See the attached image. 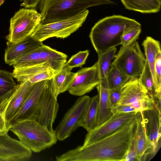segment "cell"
Instances as JSON below:
<instances>
[{
  "label": "cell",
  "mask_w": 161,
  "mask_h": 161,
  "mask_svg": "<svg viewBox=\"0 0 161 161\" xmlns=\"http://www.w3.org/2000/svg\"><path fill=\"white\" fill-rule=\"evenodd\" d=\"M136 126L133 120L113 134L85 147L79 146L56 157L57 161H122Z\"/></svg>",
  "instance_id": "obj_1"
},
{
  "label": "cell",
  "mask_w": 161,
  "mask_h": 161,
  "mask_svg": "<svg viewBox=\"0 0 161 161\" xmlns=\"http://www.w3.org/2000/svg\"><path fill=\"white\" fill-rule=\"evenodd\" d=\"M58 109L51 80L40 81L33 84L28 96L8 123L10 125L19 121L33 119L55 133L53 124Z\"/></svg>",
  "instance_id": "obj_2"
},
{
  "label": "cell",
  "mask_w": 161,
  "mask_h": 161,
  "mask_svg": "<svg viewBox=\"0 0 161 161\" xmlns=\"http://www.w3.org/2000/svg\"><path fill=\"white\" fill-rule=\"evenodd\" d=\"M140 25L134 19L114 15L97 22L92 28L89 36L98 54L121 45L123 34L128 29Z\"/></svg>",
  "instance_id": "obj_3"
},
{
  "label": "cell",
  "mask_w": 161,
  "mask_h": 161,
  "mask_svg": "<svg viewBox=\"0 0 161 161\" xmlns=\"http://www.w3.org/2000/svg\"><path fill=\"white\" fill-rule=\"evenodd\" d=\"M115 4L113 0H40L38 4L41 16L40 23L46 24L65 19L92 7Z\"/></svg>",
  "instance_id": "obj_4"
},
{
  "label": "cell",
  "mask_w": 161,
  "mask_h": 161,
  "mask_svg": "<svg viewBox=\"0 0 161 161\" xmlns=\"http://www.w3.org/2000/svg\"><path fill=\"white\" fill-rule=\"evenodd\" d=\"M32 151L40 152L55 144L56 134L35 120L25 119L11 125L9 129Z\"/></svg>",
  "instance_id": "obj_5"
},
{
  "label": "cell",
  "mask_w": 161,
  "mask_h": 161,
  "mask_svg": "<svg viewBox=\"0 0 161 161\" xmlns=\"http://www.w3.org/2000/svg\"><path fill=\"white\" fill-rule=\"evenodd\" d=\"M89 11L86 9L70 18L56 22L40 23L31 35L39 42L51 37L64 39L78 30L85 22Z\"/></svg>",
  "instance_id": "obj_6"
},
{
  "label": "cell",
  "mask_w": 161,
  "mask_h": 161,
  "mask_svg": "<svg viewBox=\"0 0 161 161\" xmlns=\"http://www.w3.org/2000/svg\"><path fill=\"white\" fill-rule=\"evenodd\" d=\"M41 14L34 8H22L11 19L7 42L15 44L31 36L41 23Z\"/></svg>",
  "instance_id": "obj_7"
},
{
  "label": "cell",
  "mask_w": 161,
  "mask_h": 161,
  "mask_svg": "<svg viewBox=\"0 0 161 161\" xmlns=\"http://www.w3.org/2000/svg\"><path fill=\"white\" fill-rule=\"evenodd\" d=\"M111 65L117 68L129 79L141 74L146 61L137 41L126 47H121Z\"/></svg>",
  "instance_id": "obj_8"
},
{
  "label": "cell",
  "mask_w": 161,
  "mask_h": 161,
  "mask_svg": "<svg viewBox=\"0 0 161 161\" xmlns=\"http://www.w3.org/2000/svg\"><path fill=\"white\" fill-rule=\"evenodd\" d=\"M117 104L133 107L138 111L153 108V97L140 83L138 78L130 79L121 88V97Z\"/></svg>",
  "instance_id": "obj_9"
},
{
  "label": "cell",
  "mask_w": 161,
  "mask_h": 161,
  "mask_svg": "<svg viewBox=\"0 0 161 161\" xmlns=\"http://www.w3.org/2000/svg\"><path fill=\"white\" fill-rule=\"evenodd\" d=\"M91 97L83 96L78 98L68 110L55 131L58 140L63 141L69 137L84 120Z\"/></svg>",
  "instance_id": "obj_10"
},
{
  "label": "cell",
  "mask_w": 161,
  "mask_h": 161,
  "mask_svg": "<svg viewBox=\"0 0 161 161\" xmlns=\"http://www.w3.org/2000/svg\"><path fill=\"white\" fill-rule=\"evenodd\" d=\"M137 112L114 113L105 122L87 132L81 146L85 147L108 136L136 119Z\"/></svg>",
  "instance_id": "obj_11"
},
{
  "label": "cell",
  "mask_w": 161,
  "mask_h": 161,
  "mask_svg": "<svg viewBox=\"0 0 161 161\" xmlns=\"http://www.w3.org/2000/svg\"><path fill=\"white\" fill-rule=\"evenodd\" d=\"M100 82L96 62L93 66L82 68L76 72L68 91L71 95L82 96L91 91Z\"/></svg>",
  "instance_id": "obj_12"
},
{
  "label": "cell",
  "mask_w": 161,
  "mask_h": 161,
  "mask_svg": "<svg viewBox=\"0 0 161 161\" xmlns=\"http://www.w3.org/2000/svg\"><path fill=\"white\" fill-rule=\"evenodd\" d=\"M31 156L32 151L8 132L0 134V161H25Z\"/></svg>",
  "instance_id": "obj_13"
},
{
  "label": "cell",
  "mask_w": 161,
  "mask_h": 161,
  "mask_svg": "<svg viewBox=\"0 0 161 161\" xmlns=\"http://www.w3.org/2000/svg\"><path fill=\"white\" fill-rule=\"evenodd\" d=\"M33 84L28 80L20 83L9 95L0 101V113L4 117L8 125L28 96Z\"/></svg>",
  "instance_id": "obj_14"
},
{
  "label": "cell",
  "mask_w": 161,
  "mask_h": 161,
  "mask_svg": "<svg viewBox=\"0 0 161 161\" xmlns=\"http://www.w3.org/2000/svg\"><path fill=\"white\" fill-rule=\"evenodd\" d=\"M146 134L152 147L151 154L154 156L160 147L161 114L157 107L142 112Z\"/></svg>",
  "instance_id": "obj_15"
},
{
  "label": "cell",
  "mask_w": 161,
  "mask_h": 161,
  "mask_svg": "<svg viewBox=\"0 0 161 161\" xmlns=\"http://www.w3.org/2000/svg\"><path fill=\"white\" fill-rule=\"evenodd\" d=\"M136 126L134 139L137 150V160H142L147 155L151 154L152 147L147 136L142 112H138L136 119Z\"/></svg>",
  "instance_id": "obj_16"
},
{
  "label": "cell",
  "mask_w": 161,
  "mask_h": 161,
  "mask_svg": "<svg viewBox=\"0 0 161 161\" xmlns=\"http://www.w3.org/2000/svg\"><path fill=\"white\" fill-rule=\"evenodd\" d=\"M96 88L99 97L97 119L98 126L108 120L113 114L111 111L112 106L109 97V89L106 78L101 80Z\"/></svg>",
  "instance_id": "obj_17"
},
{
  "label": "cell",
  "mask_w": 161,
  "mask_h": 161,
  "mask_svg": "<svg viewBox=\"0 0 161 161\" xmlns=\"http://www.w3.org/2000/svg\"><path fill=\"white\" fill-rule=\"evenodd\" d=\"M7 47L5 51L4 59L6 63L11 65L16 59L24 53L37 48L43 44L30 36L15 44L7 42Z\"/></svg>",
  "instance_id": "obj_18"
},
{
  "label": "cell",
  "mask_w": 161,
  "mask_h": 161,
  "mask_svg": "<svg viewBox=\"0 0 161 161\" xmlns=\"http://www.w3.org/2000/svg\"><path fill=\"white\" fill-rule=\"evenodd\" d=\"M39 56L41 62L47 63L55 74L61 70L67 58L66 54L43 44L40 47Z\"/></svg>",
  "instance_id": "obj_19"
},
{
  "label": "cell",
  "mask_w": 161,
  "mask_h": 161,
  "mask_svg": "<svg viewBox=\"0 0 161 161\" xmlns=\"http://www.w3.org/2000/svg\"><path fill=\"white\" fill-rule=\"evenodd\" d=\"M142 45L146 59L152 75L156 92L158 95L161 94V88L158 86L155 70L156 55L158 53L161 51L160 42L151 36H147L143 41Z\"/></svg>",
  "instance_id": "obj_20"
},
{
  "label": "cell",
  "mask_w": 161,
  "mask_h": 161,
  "mask_svg": "<svg viewBox=\"0 0 161 161\" xmlns=\"http://www.w3.org/2000/svg\"><path fill=\"white\" fill-rule=\"evenodd\" d=\"M71 70L70 69L63 66L51 80L52 91L56 98L60 94L68 90L74 80L76 73L71 72Z\"/></svg>",
  "instance_id": "obj_21"
},
{
  "label": "cell",
  "mask_w": 161,
  "mask_h": 161,
  "mask_svg": "<svg viewBox=\"0 0 161 161\" xmlns=\"http://www.w3.org/2000/svg\"><path fill=\"white\" fill-rule=\"evenodd\" d=\"M120 1L126 9L143 14L157 13L159 11L161 8V0Z\"/></svg>",
  "instance_id": "obj_22"
},
{
  "label": "cell",
  "mask_w": 161,
  "mask_h": 161,
  "mask_svg": "<svg viewBox=\"0 0 161 161\" xmlns=\"http://www.w3.org/2000/svg\"><path fill=\"white\" fill-rule=\"evenodd\" d=\"M13 67V76L20 83L28 80L38 73L49 68L46 62L30 66Z\"/></svg>",
  "instance_id": "obj_23"
},
{
  "label": "cell",
  "mask_w": 161,
  "mask_h": 161,
  "mask_svg": "<svg viewBox=\"0 0 161 161\" xmlns=\"http://www.w3.org/2000/svg\"><path fill=\"white\" fill-rule=\"evenodd\" d=\"M98 100V94L91 98L85 117L80 124V127L84 128L87 132L97 126Z\"/></svg>",
  "instance_id": "obj_24"
},
{
  "label": "cell",
  "mask_w": 161,
  "mask_h": 161,
  "mask_svg": "<svg viewBox=\"0 0 161 161\" xmlns=\"http://www.w3.org/2000/svg\"><path fill=\"white\" fill-rule=\"evenodd\" d=\"M117 51V48L114 47L98 54V59L97 63L100 80L106 78L111 61L114 57Z\"/></svg>",
  "instance_id": "obj_25"
},
{
  "label": "cell",
  "mask_w": 161,
  "mask_h": 161,
  "mask_svg": "<svg viewBox=\"0 0 161 161\" xmlns=\"http://www.w3.org/2000/svg\"><path fill=\"white\" fill-rule=\"evenodd\" d=\"M12 73L0 69V101L9 95L17 86Z\"/></svg>",
  "instance_id": "obj_26"
},
{
  "label": "cell",
  "mask_w": 161,
  "mask_h": 161,
  "mask_svg": "<svg viewBox=\"0 0 161 161\" xmlns=\"http://www.w3.org/2000/svg\"><path fill=\"white\" fill-rule=\"evenodd\" d=\"M106 78L109 89L121 87L130 79L116 67L111 65Z\"/></svg>",
  "instance_id": "obj_27"
},
{
  "label": "cell",
  "mask_w": 161,
  "mask_h": 161,
  "mask_svg": "<svg viewBox=\"0 0 161 161\" xmlns=\"http://www.w3.org/2000/svg\"><path fill=\"white\" fill-rule=\"evenodd\" d=\"M41 46L20 56L14 61L11 65L13 66H25L44 63L41 62L39 56Z\"/></svg>",
  "instance_id": "obj_28"
},
{
  "label": "cell",
  "mask_w": 161,
  "mask_h": 161,
  "mask_svg": "<svg viewBox=\"0 0 161 161\" xmlns=\"http://www.w3.org/2000/svg\"><path fill=\"white\" fill-rule=\"evenodd\" d=\"M138 79L140 83L153 97L154 99L161 97V95H158L156 92L152 75L146 59L143 69Z\"/></svg>",
  "instance_id": "obj_29"
},
{
  "label": "cell",
  "mask_w": 161,
  "mask_h": 161,
  "mask_svg": "<svg viewBox=\"0 0 161 161\" xmlns=\"http://www.w3.org/2000/svg\"><path fill=\"white\" fill-rule=\"evenodd\" d=\"M89 55V51L86 50L80 51L72 56L63 66L71 69L75 67H81L85 64Z\"/></svg>",
  "instance_id": "obj_30"
},
{
  "label": "cell",
  "mask_w": 161,
  "mask_h": 161,
  "mask_svg": "<svg viewBox=\"0 0 161 161\" xmlns=\"http://www.w3.org/2000/svg\"><path fill=\"white\" fill-rule=\"evenodd\" d=\"M141 25L131 28L125 31L121 38V45L125 47L136 41L141 32Z\"/></svg>",
  "instance_id": "obj_31"
},
{
  "label": "cell",
  "mask_w": 161,
  "mask_h": 161,
  "mask_svg": "<svg viewBox=\"0 0 161 161\" xmlns=\"http://www.w3.org/2000/svg\"><path fill=\"white\" fill-rule=\"evenodd\" d=\"M55 74L50 68H48L34 75L28 80L31 83H35L43 80H51Z\"/></svg>",
  "instance_id": "obj_32"
},
{
  "label": "cell",
  "mask_w": 161,
  "mask_h": 161,
  "mask_svg": "<svg viewBox=\"0 0 161 161\" xmlns=\"http://www.w3.org/2000/svg\"><path fill=\"white\" fill-rule=\"evenodd\" d=\"M138 161L137 158V150L133 136L122 161Z\"/></svg>",
  "instance_id": "obj_33"
},
{
  "label": "cell",
  "mask_w": 161,
  "mask_h": 161,
  "mask_svg": "<svg viewBox=\"0 0 161 161\" xmlns=\"http://www.w3.org/2000/svg\"><path fill=\"white\" fill-rule=\"evenodd\" d=\"M111 111L113 114L117 113H129L138 111L135 108L127 105L116 104L112 106Z\"/></svg>",
  "instance_id": "obj_34"
},
{
  "label": "cell",
  "mask_w": 161,
  "mask_h": 161,
  "mask_svg": "<svg viewBox=\"0 0 161 161\" xmlns=\"http://www.w3.org/2000/svg\"><path fill=\"white\" fill-rule=\"evenodd\" d=\"M155 70L158 86L161 88V51L156 54Z\"/></svg>",
  "instance_id": "obj_35"
},
{
  "label": "cell",
  "mask_w": 161,
  "mask_h": 161,
  "mask_svg": "<svg viewBox=\"0 0 161 161\" xmlns=\"http://www.w3.org/2000/svg\"><path fill=\"white\" fill-rule=\"evenodd\" d=\"M121 87L109 89V97L112 107L117 104L120 100Z\"/></svg>",
  "instance_id": "obj_36"
},
{
  "label": "cell",
  "mask_w": 161,
  "mask_h": 161,
  "mask_svg": "<svg viewBox=\"0 0 161 161\" xmlns=\"http://www.w3.org/2000/svg\"><path fill=\"white\" fill-rule=\"evenodd\" d=\"M9 127L3 115L0 113V134L8 132Z\"/></svg>",
  "instance_id": "obj_37"
},
{
  "label": "cell",
  "mask_w": 161,
  "mask_h": 161,
  "mask_svg": "<svg viewBox=\"0 0 161 161\" xmlns=\"http://www.w3.org/2000/svg\"><path fill=\"white\" fill-rule=\"evenodd\" d=\"M23 2L22 4L25 8H35L38 4L40 0H20Z\"/></svg>",
  "instance_id": "obj_38"
},
{
  "label": "cell",
  "mask_w": 161,
  "mask_h": 161,
  "mask_svg": "<svg viewBox=\"0 0 161 161\" xmlns=\"http://www.w3.org/2000/svg\"><path fill=\"white\" fill-rule=\"evenodd\" d=\"M4 0H0V6L4 3Z\"/></svg>",
  "instance_id": "obj_39"
}]
</instances>
